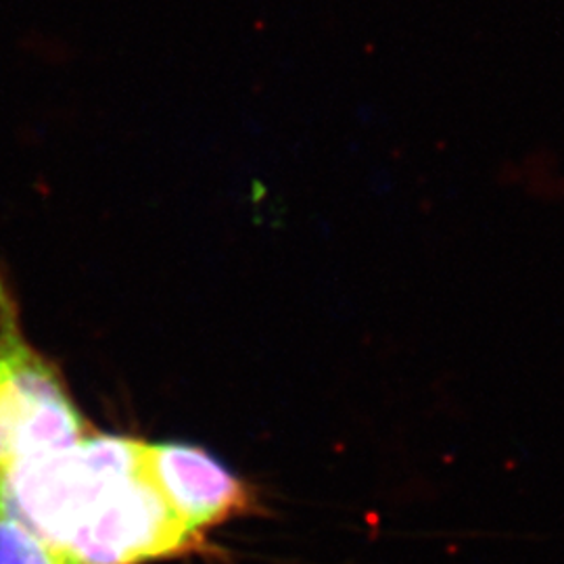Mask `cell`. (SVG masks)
<instances>
[{
  "instance_id": "6da1fadb",
  "label": "cell",
  "mask_w": 564,
  "mask_h": 564,
  "mask_svg": "<svg viewBox=\"0 0 564 564\" xmlns=\"http://www.w3.org/2000/svg\"><path fill=\"white\" fill-rule=\"evenodd\" d=\"M144 444L90 431L9 468L0 496L74 564H144L191 552L203 540L165 505Z\"/></svg>"
},
{
  "instance_id": "7a4b0ae2",
  "label": "cell",
  "mask_w": 564,
  "mask_h": 564,
  "mask_svg": "<svg viewBox=\"0 0 564 564\" xmlns=\"http://www.w3.org/2000/svg\"><path fill=\"white\" fill-rule=\"evenodd\" d=\"M90 431L59 366L30 341L18 291L0 270V477Z\"/></svg>"
},
{
  "instance_id": "3957f363",
  "label": "cell",
  "mask_w": 564,
  "mask_h": 564,
  "mask_svg": "<svg viewBox=\"0 0 564 564\" xmlns=\"http://www.w3.org/2000/svg\"><path fill=\"white\" fill-rule=\"evenodd\" d=\"M151 479L191 533L226 523L249 510L251 494L218 458L197 445L144 444Z\"/></svg>"
},
{
  "instance_id": "277c9868",
  "label": "cell",
  "mask_w": 564,
  "mask_h": 564,
  "mask_svg": "<svg viewBox=\"0 0 564 564\" xmlns=\"http://www.w3.org/2000/svg\"><path fill=\"white\" fill-rule=\"evenodd\" d=\"M0 564H74L0 496Z\"/></svg>"
}]
</instances>
